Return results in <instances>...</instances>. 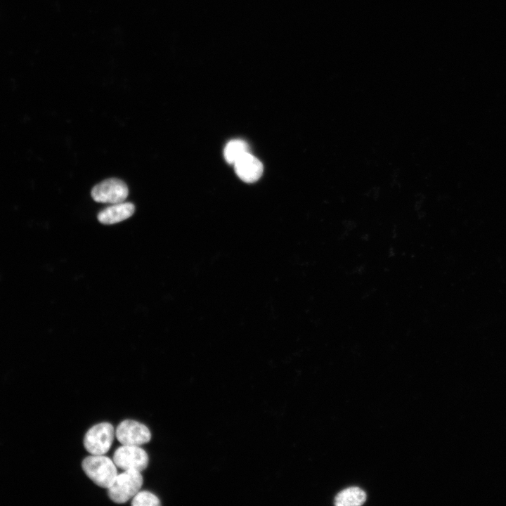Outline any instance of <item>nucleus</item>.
I'll return each mask as SVG.
<instances>
[{"label": "nucleus", "mask_w": 506, "mask_h": 506, "mask_svg": "<svg viewBox=\"0 0 506 506\" xmlns=\"http://www.w3.org/2000/svg\"><path fill=\"white\" fill-rule=\"evenodd\" d=\"M129 194L126 184L118 179H108L96 185L91 197L97 202L115 204L124 202Z\"/></svg>", "instance_id": "20e7f679"}, {"label": "nucleus", "mask_w": 506, "mask_h": 506, "mask_svg": "<svg viewBox=\"0 0 506 506\" xmlns=\"http://www.w3.org/2000/svg\"><path fill=\"white\" fill-rule=\"evenodd\" d=\"M113 462L123 470H144L148 464L147 453L137 446L123 445L114 453Z\"/></svg>", "instance_id": "39448f33"}, {"label": "nucleus", "mask_w": 506, "mask_h": 506, "mask_svg": "<svg viewBox=\"0 0 506 506\" xmlns=\"http://www.w3.org/2000/svg\"><path fill=\"white\" fill-rule=\"evenodd\" d=\"M115 436L122 444L128 446H139L151 439L150 432L145 425L131 420L121 422L116 429Z\"/></svg>", "instance_id": "423d86ee"}, {"label": "nucleus", "mask_w": 506, "mask_h": 506, "mask_svg": "<svg viewBox=\"0 0 506 506\" xmlns=\"http://www.w3.org/2000/svg\"><path fill=\"white\" fill-rule=\"evenodd\" d=\"M85 474L96 485L108 488L115 481L117 471L114 462L103 455H92L82 461Z\"/></svg>", "instance_id": "f257e3e1"}, {"label": "nucleus", "mask_w": 506, "mask_h": 506, "mask_svg": "<svg viewBox=\"0 0 506 506\" xmlns=\"http://www.w3.org/2000/svg\"><path fill=\"white\" fill-rule=\"evenodd\" d=\"M114 427L109 422H101L91 427L84 438V446L91 455H104L114 439Z\"/></svg>", "instance_id": "7ed1b4c3"}, {"label": "nucleus", "mask_w": 506, "mask_h": 506, "mask_svg": "<svg viewBox=\"0 0 506 506\" xmlns=\"http://www.w3.org/2000/svg\"><path fill=\"white\" fill-rule=\"evenodd\" d=\"M134 211L135 207L131 202L112 204L98 213V219L103 224H114L127 219Z\"/></svg>", "instance_id": "6e6552de"}, {"label": "nucleus", "mask_w": 506, "mask_h": 506, "mask_svg": "<svg viewBox=\"0 0 506 506\" xmlns=\"http://www.w3.org/2000/svg\"><path fill=\"white\" fill-rule=\"evenodd\" d=\"M247 153L249 147L245 141L240 139L231 140L225 146L224 157L228 163L234 164Z\"/></svg>", "instance_id": "9d476101"}, {"label": "nucleus", "mask_w": 506, "mask_h": 506, "mask_svg": "<svg viewBox=\"0 0 506 506\" xmlns=\"http://www.w3.org/2000/svg\"><path fill=\"white\" fill-rule=\"evenodd\" d=\"M234 167L238 177L247 183L257 181L263 173L262 163L249 153L242 156L234 164Z\"/></svg>", "instance_id": "0eeeda50"}, {"label": "nucleus", "mask_w": 506, "mask_h": 506, "mask_svg": "<svg viewBox=\"0 0 506 506\" xmlns=\"http://www.w3.org/2000/svg\"><path fill=\"white\" fill-rule=\"evenodd\" d=\"M366 500L365 493L358 487L346 488L339 493L335 498L337 506H359Z\"/></svg>", "instance_id": "1a4fd4ad"}, {"label": "nucleus", "mask_w": 506, "mask_h": 506, "mask_svg": "<svg viewBox=\"0 0 506 506\" xmlns=\"http://www.w3.org/2000/svg\"><path fill=\"white\" fill-rule=\"evenodd\" d=\"M143 476L136 469H127L118 474L108 488L109 498L115 502L124 503L134 497L143 484Z\"/></svg>", "instance_id": "f03ea898"}, {"label": "nucleus", "mask_w": 506, "mask_h": 506, "mask_svg": "<svg viewBox=\"0 0 506 506\" xmlns=\"http://www.w3.org/2000/svg\"><path fill=\"white\" fill-rule=\"evenodd\" d=\"M131 505L134 506L160 505L159 498L149 491H138L133 498Z\"/></svg>", "instance_id": "9b49d317"}]
</instances>
